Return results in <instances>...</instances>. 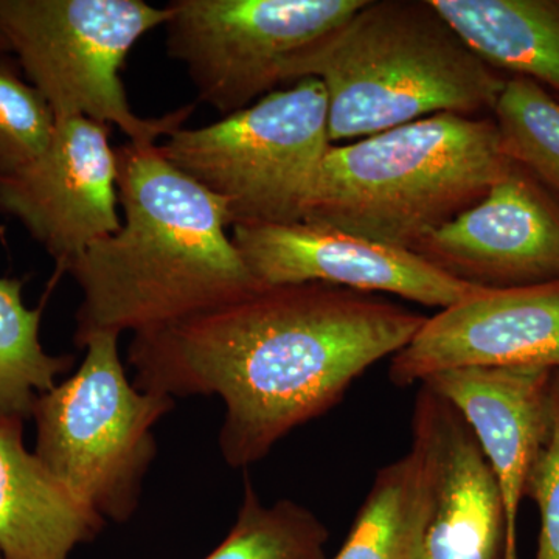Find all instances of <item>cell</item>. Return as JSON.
Here are the masks:
<instances>
[{
	"instance_id": "6da1fadb",
	"label": "cell",
	"mask_w": 559,
	"mask_h": 559,
	"mask_svg": "<svg viewBox=\"0 0 559 559\" xmlns=\"http://www.w3.org/2000/svg\"><path fill=\"white\" fill-rule=\"evenodd\" d=\"M425 320L380 294L325 283L263 286L134 334L128 362L143 392L219 396L226 407L221 455L242 469L336 407L371 366L406 347Z\"/></svg>"
},
{
	"instance_id": "7a4b0ae2",
	"label": "cell",
	"mask_w": 559,
	"mask_h": 559,
	"mask_svg": "<svg viewBox=\"0 0 559 559\" xmlns=\"http://www.w3.org/2000/svg\"><path fill=\"white\" fill-rule=\"evenodd\" d=\"M119 231L68 267L83 299L75 344L98 333L168 325L263 288L227 235L226 204L176 168L159 145L116 150Z\"/></svg>"
},
{
	"instance_id": "3957f363",
	"label": "cell",
	"mask_w": 559,
	"mask_h": 559,
	"mask_svg": "<svg viewBox=\"0 0 559 559\" xmlns=\"http://www.w3.org/2000/svg\"><path fill=\"white\" fill-rule=\"evenodd\" d=\"M304 79L325 87L333 145L436 114L492 112L506 84L430 0H366L290 58L283 83Z\"/></svg>"
},
{
	"instance_id": "277c9868",
	"label": "cell",
	"mask_w": 559,
	"mask_h": 559,
	"mask_svg": "<svg viewBox=\"0 0 559 559\" xmlns=\"http://www.w3.org/2000/svg\"><path fill=\"white\" fill-rule=\"evenodd\" d=\"M511 165L495 120L436 114L331 145L304 221L412 250L484 200Z\"/></svg>"
},
{
	"instance_id": "5b68a950",
	"label": "cell",
	"mask_w": 559,
	"mask_h": 559,
	"mask_svg": "<svg viewBox=\"0 0 559 559\" xmlns=\"http://www.w3.org/2000/svg\"><path fill=\"white\" fill-rule=\"evenodd\" d=\"M168 5L142 0H0V28L57 120L84 117L119 128L135 146L157 145L194 106L143 119L120 70L143 35L167 24Z\"/></svg>"
},
{
	"instance_id": "8992f818",
	"label": "cell",
	"mask_w": 559,
	"mask_h": 559,
	"mask_svg": "<svg viewBox=\"0 0 559 559\" xmlns=\"http://www.w3.org/2000/svg\"><path fill=\"white\" fill-rule=\"evenodd\" d=\"M116 333L84 342L86 358L33 406L35 454L103 520L124 522L139 507L156 457L153 429L175 400L128 378Z\"/></svg>"
},
{
	"instance_id": "52a82bcc",
	"label": "cell",
	"mask_w": 559,
	"mask_h": 559,
	"mask_svg": "<svg viewBox=\"0 0 559 559\" xmlns=\"http://www.w3.org/2000/svg\"><path fill=\"white\" fill-rule=\"evenodd\" d=\"M331 145L325 87L304 79L159 148L224 201L234 227L304 221Z\"/></svg>"
},
{
	"instance_id": "ba28073f",
	"label": "cell",
	"mask_w": 559,
	"mask_h": 559,
	"mask_svg": "<svg viewBox=\"0 0 559 559\" xmlns=\"http://www.w3.org/2000/svg\"><path fill=\"white\" fill-rule=\"evenodd\" d=\"M366 0H173L167 51L223 117L277 91L290 58Z\"/></svg>"
},
{
	"instance_id": "9c48e42d",
	"label": "cell",
	"mask_w": 559,
	"mask_h": 559,
	"mask_svg": "<svg viewBox=\"0 0 559 559\" xmlns=\"http://www.w3.org/2000/svg\"><path fill=\"white\" fill-rule=\"evenodd\" d=\"M117 179L108 124L84 117L57 120L39 157L0 176V213L20 221L66 272L95 242L119 231Z\"/></svg>"
},
{
	"instance_id": "30bf717a",
	"label": "cell",
	"mask_w": 559,
	"mask_h": 559,
	"mask_svg": "<svg viewBox=\"0 0 559 559\" xmlns=\"http://www.w3.org/2000/svg\"><path fill=\"white\" fill-rule=\"evenodd\" d=\"M231 241L263 286L325 283L360 293L393 294L440 310L488 289L444 274L412 250L310 221L240 224L231 227Z\"/></svg>"
},
{
	"instance_id": "8fae6325",
	"label": "cell",
	"mask_w": 559,
	"mask_h": 559,
	"mask_svg": "<svg viewBox=\"0 0 559 559\" xmlns=\"http://www.w3.org/2000/svg\"><path fill=\"white\" fill-rule=\"evenodd\" d=\"M437 270L479 288L559 280V200L518 165L484 200L412 248Z\"/></svg>"
},
{
	"instance_id": "7c38bea8",
	"label": "cell",
	"mask_w": 559,
	"mask_h": 559,
	"mask_svg": "<svg viewBox=\"0 0 559 559\" xmlns=\"http://www.w3.org/2000/svg\"><path fill=\"white\" fill-rule=\"evenodd\" d=\"M559 369V280L485 289L426 318L390 360L399 388L463 369Z\"/></svg>"
},
{
	"instance_id": "4fadbf2b",
	"label": "cell",
	"mask_w": 559,
	"mask_h": 559,
	"mask_svg": "<svg viewBox=\"0 0 559 559\" xmlns=\"http://www.w3.org/2000/svg\"><path fill=\"white\" fill-rule=\"evenodd\" d=\"M412 441L432 479L429 559H502L506 513L498 481L468 423L428 384L415 400Z\"/></svg>"
},
{
	"instance_id": "5bb4252c",
	"label": "cell",
	"mask_w": 559,
	"mask_h": 559,
	"mask_svg": "<svg viewBox=\"0 0 559 559\" xmlns=\"http://www.w3.org/2000/svg\"><path fill=\"white\" fill-rule=\"evenodd\" d=\"M551 373L544 367L463 369L423 382L462 414L491 466L506 513L502 559H520L518 518L549 429Z\"/></svg>"
},
{
	"instance_id": "9a60e30c",
	"label": "cell",
	"mask_w": 559,
	"mask_h": 559,
	"mask_svg": "<svg viewBox=\"0 0 559 559\" xmlns=\"http://www.w3.org/2000/svg\"><path fill=\"white\" fill-rule=\"evenodd\" d=\"M24 421L0 417V555L69 559L102 532L105 520L27 450Z\"/></svg>"
},
{
	"instance_id": "2e32d148",
	"label": "cell",
	"mask_w": 559,
	"mask_h": 559,
	"mask_svg": "<svg viewBox=\"0 0 559 559\" xmlns=\"http://www.w3.org/2000/svg\"><path fill=\"white\" fill-rule=\"evenodd\" d=\"M495 70L559 94V0H430Z\"/></svg>"
},
{
	"instance_id": "e0dca14e",
	"label": "cell",
	"mask_w": 559,
	"mask_h": 559,
	"mask_svg": "<svg viewBox=\"0 0 559 559\" xmlns=\"http://www.w3.org/2000/svg\"><path fill=\"white\" fill-rule=\"evenodd\" d=\"M432 479L428 460L409 451L374 476L344 546L331 559H429Z\"/></svg>"
},
{
	"instance_id": "ac0fdd59",
	"label": "cell",
	"mask_w": 559,
	"mask_h": 559,
	"mask_svg": "<svg viewBox=\"0 0 559 559\" xmlns=\"http://www.w3.org/2000/svg\"><path fill=\"white\" fill-rule=\"evenodd\" d=\"M24 282L0 277V417L32 418L33 406L72 366L40 344L43 308H27Z\"/></svg>"
},
{
	"instance_id": "d6986e66",
	"label": "cell",
	"mask_w": 559,
	"mask_h": 559,
	"mask_svg": "<svg viewBox=\"0 0 559 559\" xmlns=\"http://www.w3.org/2000/svg\"><path fill=\"white\" fill-rule=\"evenodd\" d=\"M329 538L310 509L289 499L266 506L246 477L234 527L204 559H329Z\"/></svg>"
},
{
	"instance_id": "ffe728a7",
	"label": "cell",
	"mask_w": 559,
	"mask_h": 559,
	"mask_svg": "<svg viewBox=\"0 0 559 559\" xmlns=\"http://www.w3.org/2000/svg\"><path fill=\"white\" fill-rule=\"evenodd\" d=\"M495 123L507 159L530 173L559 200V102L524 76L506 80Z\"/></svg>"
},
{
	"instance_id": "44dd1931",
	"label": "cell",
	"mask_w": 559,
	"mask_h": 559,
	"mask_svg": "<svg viewBox=\"0 0 559 559\" xmlns=\"http://www.w3.org/2000/svg\"><path fill=\"white\" fill-rule=\"evenodd\" d=\"M5 57L0 55V176L39 157L57 128L49 103Z\"/></svg>"
},
{
	"instance_id": "7402d4cb",
	"label": "cell",
	"mask_w": 559,
	"mask_h": 559,
	"mask_svg": "<svg viewBox=\"0 0 559 559\" xmlns=\"http://www.w3.org/2000/svg\"><path fill=\"white\" fill-rule=\"evenodd\" d=\"M525 498L538 507L540 532L533 559H559V369L554 370L549 393V429L533 463Z\"/></svg>"
},
{
	"instance_id": "603a6c76",
	"label": "cell",
	"mask_w": 559,
	"mask_h": 559,
	"mask_svg": "<svg viewBox=\"0 0 559 559\" xmlns=\"http://www.w3.org/2000/svg\"><path fill=\"white\" fill-rule=\"evenodd\" d=\"M9 53H11L9 40H7L5 35H3L2 28H0V55Z\"/></svg>"
},
{
	"instance_id": "cb8c5ba5",
	"label": "cell",
	"mask_w": 559,
	"mask_h": 559,
	"mask_svg": "<svg viewBox=\"0 0 559 559\" xmlns=\"http://www.w3.org/2000/svg\"><path fill=\"white\" fill-rule=\"evenodd\" d=\"M0 559H5V558H3L2 555H0Z\"/></svg>"
}]
</instances>
